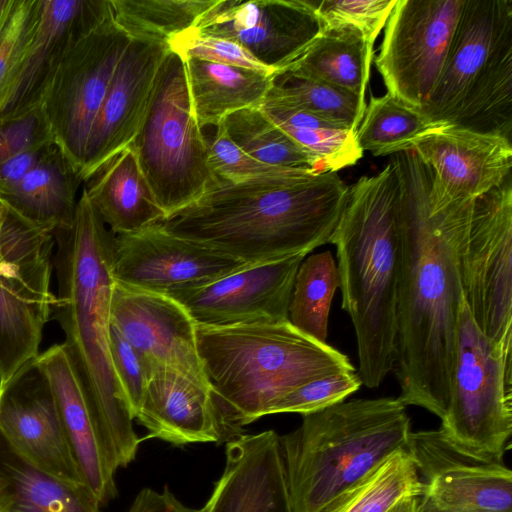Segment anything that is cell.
<instances>
[{"label":"cell","mask_w":512,"mask_h":512,"mask_svg":"<svg viewBox=\"0 0 512 512\" xmlns=\"http://www.w3.org/2000/svg\"><path fill=\"white\" fill-rule=\"evenodd\" d=\"M392 160L402 190L397 398L441 419L450 398L464 301L460 262L476 198L437 202L430 194L431 172L413 150Z\"/></svg>","instance_id":"obj_1"},{"label":"cell","mask_w":512,"mask_h":512,"mask_svg":"<svg viewBox=\"0 0 512 512\" xmlns=\"http://www.w3.org/2000/svg\"><path fill=\"white\" fill-rule=\"evenodd\" d=\"M349 187L337 172L289 168L218 182L162 223L170 233L246 264L312 252L329 243Z\"/></svg>","instance_id":"obj_2"},{"label":"cell","mask_w":512,"mask_h":512,"mask_svg":"<svg viewBox=\"0 0 512 512\" xmlns=\"http://www.w3.org/2000/svg\"><path fill=\"white\" fill-rule=\"evenodd\" d=\"M53 308L62 343L98 430L118 468L131 463L143 441L116 375L110 350L113 233L85 190L70 226L54 232Z\"/></svg>","instance_id":"obj_3"},{"label":"cell","mask_w":512,"mask_h":512,"mask_svg":"<svg viewBox=\"0 0 512 512\" xmlns=\"http://www.w3.org/2000/svg\"><path fill=\"white\" fill-rule=\"evenodd\" d=\"M402 190L391 161L348 189L331 235L341 307L354 327L362 384L377 388L393 371L397 347Z\"/></svg>","instance_id":"obj_4"},{"label":"cell","mask_w":512,"mask_h":512,"mask_svg":"<svg viewBox=\"0 0 512 512\" xmlns=\"http://www.w3.org/2000/svg\"><path fill=\"white\" fill-rule=\"evenodd\" d=\"M199 357L219 410L225 440L312 380L355 371L347 355L290 322L196 325Z\"/></svg>","instance_id":"obj_5"},{"label":"cell","mask_w":512,"mask_h":512,"mask_svg":"<svg viewBox=\"0 0 512 512\" xmlns=\"http://www.w3.org/2000/svg\"><path fill=\"white\" fill-rule=\"evenodd\" d=\"M406 406L382 397L342 401L302 415L279 436L294 512H318L382 464L411 438Z\"/></svg>","instance_id":"obj_6"},{"label":"cell","mask_w":512,"mask_h":512,"mask_svg":"<svg viewBox=\"0 0 512 512\" xmlns=\"http://www.w3.org/2000/svg\"><path fill=\"white\" fill-rule=\"evenodd\" d=\"M420 111L434 122L512 141V0H464L442 72Z\"/></svg>","instance_id":"obj_7"},{"label":"cell","mask_w":512,"mask_h":512,"mask_svg":"<svg viewBox=\"0 0 512 512\" xmlns=\"http://www.w3.org/2000/svg\"><path fill=\"white\" fill-rule=\"evenodd\" d=\"M129 146L166 218L219 180L193 113L185 61L171 50L160 64L144 119Z\"/></svg>","instance_id":"obj_8"},{"label":"cell","mask_w":512,"mask_h":512,"mask_svg":"<svg viewBox=\"0 0 512 512\" xmlns=\"http://www.w3.org/2000/svg\"><path fill=\"white\" fill-rule=\"evenodd\" d=\"M438 430L458 455L502 463L512 433V351L478 328L463 301L448 406Z\"/></svg>","instance_id":"obj_9"},{"label":"cell","mask_w":512,"mask_h":512,"mask_svg":"<svg viewBox=\"0 0 512 512\" xmlns=\"http://www.w3.org/2000/svg\"><path fill=\"white\" fill-rule=\"evenodd\" d=\"M7 210L0 241V387L40 353L57 300L54 233Z\"/></svg>","instance_id":"obj_10"},{"label":"cell","mask_w":512,"mask_h":512,"mask_svg":"<svg viewBox=\"0 0 512 512\" xmlns=\"http://www.w3.org/2000/svg\"><path fill=\"white\" fill-rule=\"evenodd\" d=\"M131 39L111 14L72 45L41 99L54 143L79 174L91 128Z\"/></svg>","instance_id":"obj_11"},{"label":"cell","mask_w":512,"mask_h":512,"mask_svg":"<svg viewBox=\"0 0 512 512\" xmlns=\"http://www.w3.org/2000/svg\"><path fill=\"white\" fill-rule=\"evenodd\" d=\"M460 274L464 302L478 328L512 351L511 175L475 199Z\"/></svg>","instance_id":"obj_12"},{"label":"cell","mask_w":512,"mask_h":512,"mask_svg":"<svg viewBox=\"0 0 512 512\" xmlns=\"http://www.w3.org/2000/svg\"><path fill=\"white\" fill-rule=\"evenodd\" d=\"M464 0H397L375 60L387 92L421 109L442 72Z\"/></svg>","instance_id":"obj_13"},{"label":"cell","mask_w":512,"mask_h":512,"mask_svg":"<svg viewBox=\"0 0 512 512\" xmlns=\"http://www.w3.org/2000/svg\"><path fill=\"white\" fill-rule=\"evenodd\" d=\"M245 265L170 233L161 222L135 232L113 234L112 276L128 288L169 295L206 284Z\"/></svg>","instance_id":"obj_14"},{"label":"cell","mask_w":512,"mask_h":512,"mask_svg":"<svg viewBox=\"0 0 512 512\" xmlns=\"http://www.w3.org/2000/svg\"><path fill=\"white\" fill-rule=\"evenodd\" d=\"M306 255L247 264L206 284L177 290L196 325L229 327L288 321L295 276Z\"/></svg>","instance_id":"obj_15"},{"label":"cell","mask_w":512,"mask_h":512,"mask_svg":"<svg viewBox=\"0 0 512 512\" xmlns=\"http://www.w3.org/2000/svg\"><path fill=\"white\" fill-rule=\"evenodd\" d=\"M193 29L240 44L277 74L304 52L322 24L307 0H218Z\"/></svg>","instance_id":"obj_16"},{"label":"cell","mask_w":512,"mask_h":512,"mask_svg":"<svg viewBox=\"0 0 512 512\" xmlns=\"http://www.w3.org/2000/svg\"><path fill=\"white\" fill-rule=\"evenodd\" d=\"M34 359L0 387V433L36 467L66 481L84 483L50 384Z\"/></svg>","instance_id":"obj_17"},{"label":"cell","mask_w":512,"mask_h":512,"mask_svg":"<svg viewBox=\"0 0 512 512\" xmlns=\"http://www.w3.org/2000/svg\"><path fill=\"white\" fill-rule=\"evenodd\" d=\"M111 14L110 0H40L34 30L0 96V116L41 102L72 45Z\"/></svg>","instance_id":"obj_18"},{"label":"cell","mask_w":512,"mask_h":512,"mask_svg":"<svg viewBox=\"0 0 512 512\" xmlns=\"http://www.w3.org/2000/svg\"><path fill=\"white\" fill-rule=\"evenodd\" d=\"M111 324L145 361L149 371L169 366L208 385L199 357L196 324L174 298L114 281Z\"/></svg>","instance_id":"obj_19"},{"label":"cell","mask_w":512,"mask_h":512,"mask_svg":"<svg viewBox=\"0 0 512 512\" xmlns=\"http://www.w3.org/2000/svg\"><path fill=\"white\" fill-rule=\"evenodd\" d=\"M169 50L167 43L131 39L91 128L80 171L83 182L134 140Z\"/></svg>","instance_id":"obj_20"},{"label":"cell","mask_w":512,"mask_h":512,"mask_svg":"<svg viewBox=\"0 0 512 512\" xmlns=\"http://www.w3.org/2000/svg\"><path fill=\"white\" fill-rule=\"evenodd\" d=\"M431 172L430 194L438 202L474 199L511 175L512 141L447 125L413 149Z\"/></svg>","instance_id":"obj_21"},{"label":"cell","mask_w":512,"mask_h":512,"mask_svg":"<svg viewBox=\"0 0 512 512\" xmlns=\"http://www.w3.org/2000/svg\"><path fill=\"white\" fill-rule=\"evenodd\" d=\"M409 451L426 478L422 496L437 512H512V472L503 463L448 457L438 431L412 433Z\"/></svg>","instance_id":"obj_22"},{"label":"cell","mask_w":512,"mask_h":512,"mask_svg":"<svg viewBox=\"0 0 512 512\" xmlns=\"http://www.w3.org/2000/svg\"><path fill=\"white\" fill-rule=\"evenodd\" d=\"M225 455L201 512H294L275 431L239 434L227 441Z\"/></svg>","instance_id":"obj_23"},{"label":"cell","mask_w":512,"mask_h":512,"mask_svg":"<svg viewBox=\"0 0 512 512\" xmlns=\"http://www.w3.org/2000/svg\"><path fill=\"white\" fill-rule=\"evenodd\" d=\"M147 434L174 446L225 440L210 385L169 366L151 369L134 417Z\"/></svg>","instance_id":"obj_24"},{"label":"cell","mask_w":512,"mask_h":512,"mask_svg":"<svg viewBox=\"0 0 512 512\" xmlns=\"http://www.w3.org/2000/svg\"><path fill=\"white\" fill-rule=\"evenodd\" d=\"M47 378L62 427L84 484L100 505L116 494L117 467L98 430L64 347L54 344L34 359Z\"/></svg>","instance_id":"obj_25"},{"label":"cell","mask_w":512,"mask_h":512,"mask_svg":"<svg viewBox=\"0 0 512 512\" xmlns=\"http://www.w3.org/2000/svg\"><path fill=\"white\" fill-rule=\"evenodd\" d=\"M84 183L88 199L113 234L135 232L166 219L130 146Z\"/></svg>","instance_id":"obj_26"},{"label":"cell","mask_w":512,"mask_h":512,"mask_svg":"<svg viewBox=\"0 0 512 512\" xmlns=\"http://www.w3.org/2000/svg\"><path fill=\"white\" fill-rule=\"evenodd\" d=\"M100 506L84 483L36 467L0 433V512H102Z\"/></svg>","instance_id":"obj_27"},{"label":"cell","mask_w":512,"mask_h":512,"mask_svg":"<svg viewBox=\"0 0 512 512\" xmlns=\"http://www.w3.org/2000/svg\"><path fill=\"white\" fill-rule=\"evenodd\" d=\"M83 182L79 172L54 144L45 157L0 200L29 223L52 231L71 225Z\"/></svg>","instance_id":"obj_28"},{"label":"cell","mask_w":512,"mask_h":512,"mask_svg":"<svg viewBox=\"0 0 512 512\" xmlns=\"http://www.w3.org/2000/svg\"><path fill=\"white\" fill-rule=\"evenodd\" d=\"M193 113L200 128L217 127L229 114L263 103L275 74L183 59Z\"/></svg>","instance_id":"obj_29"},{"label":"cell","mask_w":512,"mask_h":512,"mask_svg":"<svg viewBox=\"0 0 512 512\" xmlns=\"http://www.w3.org/2000/svg\"><path fill=\"white\" fill-rule=\"evenodd\" d=\"M373 44L354 27L322 26L304 52L282 71L297 78L339 87L365 98Z\"/></svg>","instance_id":"obj_30"},{"label":"cell","mask_w":512,"mask_h":512,"mask_svg":"<svg viewBox=\"0 0 512 512\" xmlns=\"http://www.w3.org/2000/svg\"><path fill=\"white\" fill-rule=\"evenodd\" d=\"M423 479L408 449H400L318 512H390L401 500L420 495Z\"/></svg>","instance_id":"obj_31"},{"label":"cell","mask_w":512,"mask_h":512,"mask_svg":"<svg viewBox=\"0 0 512 512\" xmlns=\"http://www.w3.org/2000/svg\"><path fill=\"white\" fill-rule=\"evenodd\" d=\"M445 126L387 92L370 97L356 137L363 152L385 156L413 150L422 139Z\"/></svg>","instance_id":"obj_32"},{"label":"cell","mask_w":512,"mask_h":512,"mask_svg":"<svg viewBox=\"0 0 512 512\" xmlns=\"http://www.w3.org/2000/svg\"><path fill=\"white\" fill-rule=\"evenodd\" d=\"M260 108L327 172L355 165L362 157L355 130H348L305 111L264 100Z\"/></svg>","instance_id":"obj_33"},{"label":"cell","mask_w":512,"mask_h":512,"mask_svg":"<svg viewBox=\"0 0 512 512\" xmlns=\"http://www.w3.org/2000/svg\"><path fill=\"white\" fill-rule=\"evenodd\" d=\"M220 124L237 146L259 162L273 167L327 172L314 155L272 122L260 107L235 111Z\"/></svg>","instance_id":"obj_34"},{"label":"cell","mask_w":512,"mask_h":512,"mask_svg":"<svg viewBox=\"0 0 512 512\" xmlns=\"http://www.w3.org/2000/svg\"><path fill=\"white\" fill-rule=\"evenodd\" d=\"M339 286L337 265L329 250L304 258L295 276L289 322L309 337L327 343L330 307Z\"/></svg>","instance_id":"obj_35"},{"label":"cell","mask_w":512,"mask_h":512,"mask_svg":"<svg viewBox=\"0 0 512 512\" xmlns=\"http://www.w3.org/2000/svg\"><path fill=\"white\" fill-rule=\"evenodd\" d=\"M218 0H110L115 23L131 38L169 43L193 28Z\"/></svg>","instance_id":"obj_36"},{"label":"cell","mask_w":512,"mask_h":512,"mask_svg":"<svg viewBox=\"0 0 512 512\" xmlns=\"http://www.w3.org/2000/svg\"><path fill=\"white\" fill-rule=\"evenodd\" d=\"M264 100L293 107L348 130L357 131L366 109L365 98L320 81L275 74Z\"/></svg>","instance_id":"obj_37"},{"label":"cell","mask_w":512,"mask_h":512,"mask_svg":"<svg viewBox=\"0 0 512 512\" xmlns=\"http://www.w3.org/2000/svg\"><path fill=\"white\" fill-rule=\"evenodd\" d=\"M362 385L356 371L333 373L307 382L279 399L270 414L306 415L332 406L356 392Z\"/></svg>","instance_id":"obj_38"},{"label":"cell","mask_w":512,"mask_h":512,"mask_svg":"<svg viewBox=\"0 0 512 512\" xmlns=\"http://www.w3.org/2000/svg\"><path fill=\"white\" fill-rule=\"evenodd\" d=\"M397 0H307L322 26H351L374 43Z\"/></svg>","instance_id":"obj_39"},{"label":"cell","mask_w":512,"mask_h":512,"mask_svg":"<svg viewBox=\"0 0 512 512\" xmlns=\"http://www.w3.org/2000/svg\"><path fill=\"white\" fill-rule=\"evenodd\" d=\"M171 51L183 59L196 58L208 62L274 73L240 44L222 37L204 35L190 28L168 43Z\"/></svg>","instance_id":"obj_40"},{"label":"cell","mask_w":512,"mask_h":512,"mask_svg":"<svg viewBox=\"0 0 512 512\" xmlns=\"http://www.w3.org/2000/svg\"><path fill=\"white\" fill-rule=\"evenodd\" d=\"M50 143L54 141L41 102L0 116V162Z\"/></svg>","instance_id":"obj_41"},{"label":"cell","mask_w":512,"mask_h":512,"mask_svg":"<svg viewBox=\"0 0 512 512\" xmlns=\"http://www.w3.org/2000/svg\"><path fill=\"white\" fill-rule=\"evenodd\" d=\"M39 4L40 0H13L0 27V96L34 30Z\"/></svg>","instance_id":"obj_42"},{"label":"cell","mask_w":512,"mask_h":512,"mask_svg":"<svg viewBox=\"0 0 512 512\" xmlns=\"http://www.w3.org/2000/svg\"><path fill=\"white\" fill-rule=\"evenodd\" d=\"M215 128L213 139L206 140L209 166L218 179L236 183L289 169L257 161L228 137L221 124Z\"/></svg>","instance_id":"obj_43"},{"label":"cell","mask_w":512,"mask_h":512,"mask_svg":"<svg viewBox=\"0 0 512 512\" xmlns=\"http://www.w3.org/2000/svg\"><path fill=\"white\" fill-rule=\"evenodd\" d=\"M110 350L116 375L134 418L149 381L150 371L140 354L112 324Z\"/></svg>","instance_id":"obj_44"},{"label":"cell","mask_w":512,"mask_h":512,"mask_svg":"<svg viewBox=\"0 0 512 512\" xmlns=\"http://www.w3.org/2000/svg\"><path fill=\"white\" fill-rule=\"evenodd\" d=\"M55 143L35 148L0 162V193L19 183Z\"/></svg>","instance_id":"obj_45"},{"label":"cell","mask_w":512,"mask_h":512,"mask_svg":"<svg viewBox=\"0 0 512 512\" xmlns=\"http://www.w3.org/2000/svg\"><path fill=\"white\" fill-rule=\"evenodd\" d=\"M129 512H201L182 503L167 486L162 491L142 489L134 499Z\"/></svg>","instance_id":"obj_46"},{"label":"cell","mask_w":512,"mask_h":512,"mask_svg":"<svg viewBox=\"0 0 512 512\" xmlns=\"http://www.w3.org/2000/svg\"><path fill=\"white\" fill-rule=\"evenodd\" d=\"M420 495L410 496L401 500L390 512H418Z\"/></svg>","instance_id":"obj_47"},{"label":"cell","mask_w":512,"mask_h":512,"mask_svg":"<svg viewBox=\"0 0 512 512\" xmlns=\"http://www.w3.org/2000/svg\"><path fill=\"white\" fill-rule=\"evenodd\" d=\"M13 0H0V27L10 9Z\"/></svg>","instance_id":"obj_48"},{"label":"cell","mask_w":512,"mask_h":512,"mask_svg":"<svg viewBox=\"0 0 512 512\" xmlns=\"http://www.w3.org/2000/svg\"><path fill=\"white\" fill-rule=\"evenodd\" d=\"M7 212H8L7 207L0 200V241H1V235H2L4 224H5V220L7 217Z\"/></svg>","instance_id":"obj_49"}]
</instances>
